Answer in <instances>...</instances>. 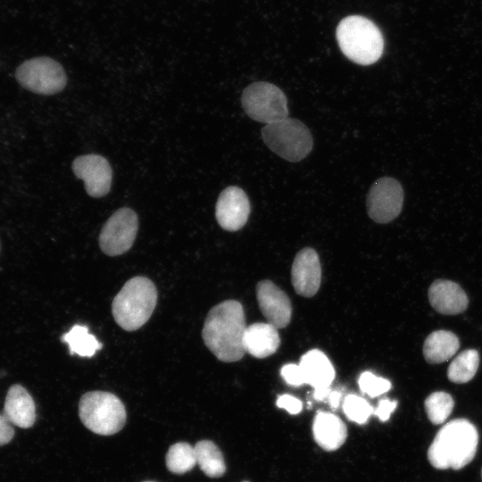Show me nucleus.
I'll return each instance as SVG.
<instances>
[{"label": "nucleus", "mask_w": 482, "mask_h": 482, "mask_svg": "<svg viewBox=\"0 0 482 482\" xmlns=\"http://www.w3.org/2000/svg\"><path fill=\"white\" fill-rule=\"evenodd\" d=\"M281 376L290 386H299L305 384L303 372L299 364L289 363L281 368Z\"/></svg>", "instance_id": "obj_28"}, {"label": "nucleus", "mask_w": 482, "mask_h": 482, "mask_svg": "<svg viewBox=\"0 0 482 482\" xmlns=\"http://www.w3.org/2000/svg\"><path fill=\"white\" fill-rule=\"evenodd\" d=\"M13 436V427L4 415L0 414V445L8 444Z\"/></svg>", "instance_id": "obj_31"}, {"label": "nucleus", "mask_w": 482, "mask_h": 482, "mask_svg": "<svg viewBox=\"0 0 482 482\" xmlns=\"http://www.w3.org/2000/svg\"><path fill=\"white\" fill-rule=\"evenodd\" d=\"M246 328L242 304L236 300H226L208 312L202 337L218 360L234 362L245 353L244 337Z\"/></svg>", "instance_id": "obj_1"}, {"label": "nucleus", "mask_w": 482, "mask_h": 482, "mask_svg": "<svg viewBox=\"0 0 482 482\" xmlns=\"http://www.w3.org/2000/svg\"><path fill=\"white\" fill-rule=\"evenodd\" d=\"M291 278L298 295L311 297L318 292L321 282V267L314 249L306 247L298 252L292 265Z\"/></svg>", "instance_id": "obj_14"}, {"label": "nucleus", "mask_w": 482, "mask_h": 482, "mask_svg": "<svg viewBox=\"0 0 482 482\" xmlns=\"http://www.w3.org/2000/svg\"><path fill=\"white\" fill-rule=\"evenodd\" d=\"M265 145L283 159L295 162L305 158L313 145L309 129L293 118L266 124L261 131Z\"/></svg>", "instance_id": "obj_6"}, {"label": "nucleus", "mask_w": 482, "mask_h": 482, "mask_svg": "<svg viewBox=\"0 0 482 482\" xmlns=\"http://www.w3.org/2000/svg\"><path fill=\"white\" fill-rule=\"evenodd\" d=\"M312 433L316 443L325 451L338 449L345 441L347 429L337 415L330 412H318L313 420Z\"/></svg>", "instance_id": "obj_18"}, {"label": "nucleus", "mask_w": 482, "mask_h": 482, "mask_svg": "<svg viewBox=\"0 0 482 482\" xmlns=\"http://www.w3.org/2000/svg\"><path fill=\"white\" fill-rule=\"evenodd\" d=\"M361 390L370 397H377L390 390L391 382L384 378L378 377L370 371L361 374L358 380Z\"/></svg>", "instance_id": "obj_27"}, {"label": "nucleus", "mask_w": 482, "mask_h": 482, "mask_svg": "<svg viewBox=\"0 0 482 482\" xmlns=\"http://www.w3.org/2000/svg\"><path fill=\"white\" fill-rule=\"evenodd\" d=\"M145 482H153V481H145Z\"/></svg>", "instance_id": "obj_33"}, {"label": "nucleus", "mask_w": 482, "mask_h": 482, "mask_svg": "<svg viewBox=\"0 0 482 482\" xmlns=\"http://www.w3.org/2000/svg\"><path fill=\"white\" fill-rule=\"evenodd\" d=\"M245 112L253 120L270 124L288 117L287 99L277 86L257 81L247 86L242 94Z\"/></svg>", "instance_id": "obj_7"}, {"label": "nucleus", "mask_w": 482, "mask_h": 482, "mask_svg": "<svg viewBox=\"0 0 482 482\" xmlns=\"http://www.w3.org/2000/svg\"><path fill=\"white\" fill-rule=\"evenodd\" d=\"M403 204V189L401 184L390 177L377 179L367 196L368 214L378 223H388L401 212Z\"/></svg>", "instance_id": "obj_10"}, {"label": "nucleus", "mask_w": 482, "mask_h": 482, "mask_svg": "<svg viewBox=\"0 0 482 482\" xmlns=\"http://www.w3.org/2000/svg\"><path fill=\"white\" fill-rule=\"evenodd\" d=\"M478 444L476 427L465 419H456L443 426L428 451V459L439 470H460L474 458Z\"/></svg>", "instance_id": "obj_2"}, {"label": "nucleus", "mask_w": 482, "mask_h": 482, "mask_svg": "<svg viewBox=\"0 0 482 482\" xmlns=\"http://www.w3.org/2000/svg\"><path fill=\"white\" fill-rule=\"evenodd\" d=\"M196 463L210 478L221 477L226 471L223 455L218 446L210 440H201L194 446Z\"/></svg>", "instance_id": "obj_21"}, {"label": "nucleus", "mask_w": 482, "mask_h": 482, "mask_svg": "<svg viewBox=\"0 0 482 482\" xmlns=\"http://www.w3.org/2000/svg\"><path fill=\"white\" fill-rule=\"evenodd\" d=\"M299 365L303 372L305 384L311 385L314 390L329 388L336 372L323 352L318 349L308 351L301 357Z\"/></svg>", "instance_id": "obj_19"}, {"label": "nucleus", "mask_w": 482, "mask_h": 482, "mask_svg": "<svg viewBox=\"0 0 482 482\" xmlns=\"http://www.w3.org/2000/svg\"><path fill=\"white\" fill-rule=\"evenodd\" d=\"M196 464L194 446L185 442L172 445L166 454V466L174 474H184Z\"/></svg>", "instance_id": "obj_24"}, {"label": "nucleus", "mask_w": 482, "mask_h": 482, "mask_svg": "<svg viewBox=\"0 0 482 482\" xmlns=\"http://www.w3.org/2000/svg\"><path fill=\"white\" fill-rule=\"evenodd\" d=\"M259 308L267 322L283 328L291 320L292 306L287 295L270 280H262L256 286Z\"/></svg>", "instance_id": "obj_13"}, {"label": "nucleus", "mask_w": 482, "mask_h": 482, "mask_svg": "<svg viewBox=\"0 0 482 482\" xmlns=\"http://www.w3.org/2000/svg\"><path fill=\"white\" fill-rule=\"evenodd\" d=\"M431 306L438 312L454 315L463 312L468 307V297L463 289L455 282L437 279L428 289Z\"/></svg>", "instance_id": "obj_15"}, {"label": "nucleus", "mask_w": 482, "mask_h": 482, "mask_svg": "<svg viewBox=\"0 0 482 482\" xmlns=\"http://www.w3.org/2000/svg\"><path fill=\"white\" fill-rule=\"evenodd\" d=\"M424 405L429 420L435 425H439L450 416L454 403L449 394L439 391L430 394Z\"/></svg>", "instance_id": "obj_25"}, {"label": "nucleus", "mask_w": 482, "mask_h": 482, "mask_svg": "<svg viewBox=\"0 0 482 482\" xmlns=\"http://www.w3.org/2000/svg\"><path fill=\"white\" fill-rule=\"evenodd\" d=\"M3 415L14 426L29 428L36 420V406L32 396L19 384L12 385L5 397Z\"/></svg>", "instance_id": "obj_16"}, {"label": "nucleus", "mask_w": 482, "mask_h": 482, "mask_svg": "<svg viewBox=\"0 0 482 482\" xmlns=\"http://www.w3.org/2000/svg\"><path fill=\"white\" fill-rule=\"evenodd\" d=\"M343 410L347 418L358 424H364L374 412L373 407L362 397L347 395L343 402Z\"/></svg>", "instance_id": "obj_26"}, {"label": "nucleus", "mask_w": 482, "mask_h": 482, "mask_svg": "<svg viewBox=\"0 0 482 482\" xmlns=\"http://www.w3.org/2000/svg\"><path fill=\"white\" fill-rule=\"evenodd\" d=\"M396 406V401H391L387 398L381 399L378 402V407L374 410L373 414L378 416L380 421H386L389 420Z\"/></svg>", "instance_id": "obj_30"}, {"label": "nucleus", "mask_w": 482, "mask_h": 482, "mask_svg": "<svg viewBox=\"0 0 482 482\" xmlns=\"http://www.w3.org/2000/svg\"><path fill=\"white\" fill-rule=\"evenodd\" d=\"M250 210V202L245 191L238 187L231 186L220 194L215 216L223 229L237 231L246 223Z\"/></svg>", "instance_id": "obj_12"}, {"label": "nucleus", "mask_w": 482, "mask_h": 482, "mask_svg": "<svg viewBox=\"0 0 482 482\" xmlns=\"http://www.w3.org/2000/svg\"><path fill=\"white\" fill-rule=\"evenodd\" d=\"M157 297V289L148 278L137 276L129 279L112 303L116 323L127 331L138 329L151 317Z\"/></svg>", "instance_id": "obj_4"}, {"label": "nucleus", "mask_w": 482, "mask_h": 482, "mask_svg": "<svg viewBox=\"0 0 482 482\" xmlns=\"http://www.w3.org/2000/svg\"><path fill=\"white\" fill-rule=\"evenodd\" d=\"M15 78L25 89L45 96L59 93L67 84L62 66L47 56L24 61L16 69Z\"/></svg>", "instance_id": "obj_8"}, {"label": "nucleus", "mask_w": 482, "mask_h": 482, "mask_svg": "<svg viewBox=\"0 0 482 482\" xmlns=\"http://www.w3.org/2000/svg\"><path fill=\"white\" fill-rule=\"evenodd\" d=\"M71 167L75 176L84 181L88 195L98 198L108 194L112 170L104 157L93 154L80 155L73 161Z\"/></svg>", "instance_id": "obj_11"}, {"label": "nucleus", "mask_w": 482, "mask_h": 482, "mask_svg": "<svg viewBox=\"0 0 482 482\" xmlns=\"http://www.w3.org/2000/svg\"><path fill=\"white\" fill-rule=\"evenodd\" d=\"M81 422L92 432L110 436L119 432L126 422V410L120 399L104 391L84 394L79 403Z\"/></svg>", "instance_id": "obj_5"}, {"label": "nucleus", "mask_w": 482, "mask_h": 482, "mask_svg": "<svg viewBox=\"0 0 482 482\" xmlns=\"http://www.w3.org/2000/svg\"><path fill=\"white\" fill-rule=\"evenodd\" d=\"M459 347L460 342L455 334L448 330H436L425 339L423 355L429 363H441L451 359Z\"/></svg>", "instance_id": "obj_20"}, {"label": "nucleus", "mask_w": 482, "mask_h": 482, "mask_svg": "<svg viewBox=\"0 0 482 482\" xmlns=\"http://www.w3.org/2000/svg\"><path fill=\"white\" fill-rule=\"evenodd\" d=\"M479 364L478 351L468 349L459 353L450 363L447 370L448 378L454 383H466L477 373Z\"/></svg>", "instance_id": "obj_23"}, {"label": "nucleus", "mask_w": 482, "mask_h": 482, "mask_svg": "<svg viewBox=\"0 0 482 482\" xmlns=\"http://www.w3.org/2000/svg\"><path fill=\"white\" fill-rule=\"evenodd\" d=\"M276 404L278 408L287 410L290 414H297L303 409L302 402L290 395L278 396Z\"/></svg>", "instance_id": "obj_29"}, {"label": "nucleus", "mask_w": 482, "mask_h": 482, "mask_svg": "<svg viewBox=\"0 0 482 482\" xmlns=\"http://www.w3.org/2000/svg\"><path fill=\"white\" fill-rule=\"evenodd\" d=\"M61 339L68 345L71 355L77 354L81 357H92L103 346L84 325H74L62 336Z\"/></svg>", "instance_id": "obj_22"}, {"label": "nucleus", "mask_w": 482, "mask_h": 482, "mask_svg": "<svg viewBox=\"0 0 482 482\" xmlns=\"http://www.w3.org/2000/svg\"><path fill=\"white\" fill-rule=\"evenodd\" d=\"M280 337L278 328L269 322H256L246 328L244 346L245 353L255 358H266L278 348Z\"/></svg>", "instance_id": "obj_17"}, {"label": "nucleus", "mask_w": 482, "mask_h": 482, "mask_svg": "<svg viewBox=\"0 0 482 482\" xmlns=\"http://www.w3.org/2000/svg\"><path fill=\"white\" fill-rule=\"evenodd\" d=\"M342 394L339 391H331L328 396V403L333 409H337L340 404Z\"/></svg>", "instance_id": "obj_32"}, {"label": "nucleus", "mask_w": 482, "mask_h": 482, "mask_svg": "<svg viewBox=\"0 0 482 482\" xmlns=\"http://www.w3.org/2000/svg\"><path fill=\"white\" fill-rule=\"evenodd\" d=\"M336 37L345 56L357 64H372L384 51L380 29L373 21L361 15H350L341 20L336 29Z\"/></svg>", "instance_id": "obj_3"}, {"label": "nucleus", "mask_w": 482, "mask_h": 482, "mask_svg": "<svg viewBox=\"0 0 482 482\" xmlns=\"http://www.w3.org/2000/svg\"><path fill=\"white\" fill-rule=\"evenodd\" d=\"M138 229L137 213L130 208L117 210L104 224L99 235L101 250L109 256L120 255L130 249Z\"/></svg>", "instance_id": "obj_9"}, {"label": "nucleus", "mask_w": 482, "mask_h": 482, "mask_svg": "<svg viewBox=\"0 0 482 482\" xmlns=\"http://www.w3.org/2000/svg\"><path fill=\"white\" fill-rule=\"evenodd\" d=\"M244 482H248V481H244Z\"/></svg>", "instance_id": "obj_34"}]
</instances>
